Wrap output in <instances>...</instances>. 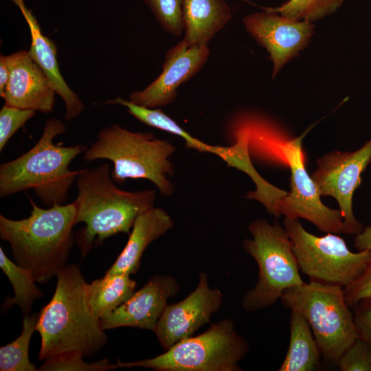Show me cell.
<instances>
[{
	"label": "cell",
	"mask_w": 371,
	"mask_h": 371,
	"mask_svg": "<svg viewBox=\"0 0 371 371\" xmlns=\"http://www.w3.org/2000/svg\"><path fill=\"white\" fill-rule=\"evenodd\" d=\"M243 21L246 30L269 53L272 79L308 46L315 27L313 23L289 19L269 8L246 15Z\"/></svg>",
	"instance_id": "obj_12"
},
{
	"label": "cell",
	"mask_w": 371,
	"mask_h": 371,
	"mask_svg": "<svg viewBox=\"0 0 371 371\" xmlns=\"http://www.w3.org/2000/svg\"><path fill=\"white\" fill-rule=\"evenodd\" d=\"M286 230L297 262L311 281L346 287L366 269L371 250H349L345 240L335 233L317 236L307 232L299 218L284 217Z\"/></svg>",
	"instance_id": "obj_9"
},
{
	"label": "cell",
	"mask_w": 371,
	"mask_h": 371,
	"mask_svg": "<svg viewBox=\"0 0 371 371\" xmlns=\"http://www.w3.org/2000/svg\"><path fill=\"white\" fill-rule=\"evenodd\" d=\"M36 111L3 105L0 111V151L12 136L34 117Z\"/></svg>",
	"instance_id": "obj_28"
},
{
	"label": "cell",
	"mask_w": 371,
	"mask_h": 371,
	"mask_svg": "<svg viewBox=\"0 0 371 371\" xmlns=\"http://www.w3.org/2000/svg\"><path fill=\"white\" fill-rule=\"evenodd\" d=\"M290 340L279 371H314L320 367L321 352L311 328L299 313L291 311Z\"/></svg>",
	"instance_id": "obj_20"
},
{
	"label": "cell",
	"mask_w": 371,
	"mask_h": 371,
	"mask_svg": "<svg viewBox=\"0 0 371 371\" xmlns=\"http://www.w3.org/2000/svg\"><path fill=\"white\" fill-rule=\"evenodd\" d=\"M29 201L32 208L27 218L0 214V238L10 245L15 262L30 270L36 282L45 283L66 266L76 242L77 209L74 201L44 209Z\"/></svg>",
	"instance_id": "obj_3"
},
{
	"label": "cell",
	"mask_w": 371,
	"mask_h": 371,
	"mask_svg": "<svg viewBox=\"0 0 371 371\" xmlns=\"http://www.w3.org/2000/svg\"><path fill=\"white\" fill-rule=\"evenodd\" d=\"M83 358V356L78 354L60 355L45 359L38 370L106 371L116 369L115 363H111L108 359L87 363Z\"/></svg>",
	"instance_id": "obj_26"
},
{
	"label": "cell",
	"mask_w": 371,
	"mask_h": 371,
	"mask_svg": "<svg viewBox=\"0 0 371 371\" xmlns=\"http://www.w3.org/2000/svg\"><path fill=\"white\" fill-rule=\"evenodd\" d=\"M160 25L175 36L182 34L183 23L181 0H144Z\"/></svg>",
	"instance_id": "obj_27"
},
{
	"label": "cell",
	"mask_w": 371,
	"mask_h": 371,
	"mask_svg": "<svg viewBox=\"0 0 371 371\" xmlns=\"http://www.w3.org/2000/svg\"><path fill=\"white\" fill-rule=\"evenodd\" d=\"M307 132L297 137L284 139L280 146L291 170V190L280 201L278 211L286 218L307 220L322 232L339 234L343 227L340 210L331 209L322 202L318 188L305 168L302 139Z\"/></svg>",
	"instance_id": "obj_10"
},
{
	"label": "cell",
	"mask_w": 371,
	"mask_h": 371,
	"mask_svg": "<svg viewBox=\"0 0 371 371\" xmlns=\"http://www.w3.org/2000/svg\"><path fill=\"white\" fill-rule=\"evenodd\" d=\"M65 131L60 120H47L40 139L31 149L0 165L1 198L32 189L47 207L66 203L69 188L80 172L71 170L69 165L87 146L55 144V137Z\"/></svg>",
	"instance_id": "obj_4"
},
{
	"label": "cell",
	"mask_w": 371,
	"mask_h": 371,
	"mask_svg": "<svg viewBox=\"0 0 371 371\" xmlns=\"http://www.w3.org/2000/svg\"><path fill=\"white\" fill-rule=\"evenodd\" d=\"M249 350L230 319L212 325L204 333L182 339L161 355L133 362L117 360L116 368L141 367L157 371H240L238 362Z\"/></svg>",
	"instance_id": "obj_8"
},
{
	"label": "cell",
	"mask_w": 371,
	"mask_h": 371,
	"mask_svg": "<svg viewBox=\"0 0 371 371\" xmlns=\"http://www.w3.org/2000/svg\"><path fill=\"white\" fill-rule=\"evenodd\" d=\"M104 103L122 105L140 122L181 137L185 141L186 148L194 149L199 153L211 152L212 145L192 136L161 109L142 106L120 97L107 100Z\"/></svg>",
	"instance_id": "obj_23"
},
{
	"label": "cell",
	"mask_w": 371,
	"mask_h": 371,
	"mask_svg": "<svg viewBox=\"0 0 371 371\" xmlns=\"http://www.w3.org/2000/svg\"><path fill=\"white\" fill-rule=\"evenodd\" d=\"M111 177L109 164L80 169L76 179L78 195L76 224L85 226L75 234L82 257L94 245L119 233L129 234L137 217L154 207L155 189L128 192L117 188Z\"/></svg>",
	"instance_id": "obj_2"
},
{
	"label": "cell",
	"mask_w": 371,
	"mask_h": 371,
	"mask_svg": "<svg viewBox=\"0 0 371 371\" xmlns=\"http://www.w3.org/2000/svg\"><path fill=\"white\" fill-rule=\"evenodd\" d=\"M282 304L302 315L309 324L322 355L337 363L358 338L353 311L344 287L315 281L289 288L280 297Z\"/></svg>",
	"instance_id": "obj_6"
},
{
	"label": "cell",
	"mask_w": 371,
	"mask_h": 371,
	"mask_svg": "<svg viewBox=\"0 0 371 371\" xmlns=\"http://www.w3.org/2000/svg\"><path fill=\"white\" fill-rule=\"evenodd\" d=\"M175 147L170 142L155 137L153 133L133 132L112 124L98 133L96 139L83 152L85 161L107 159L113 164L112 180L124 183L128 179L153 182L159 193L171 196L175 186L168 179L174 173L169 158Z\"/></svg>",
	"instance_id": "obj_5"
},
{
	"label": "cell",
	"mask_w": 371,
	"mask_h": 371,
	"mask_svg": "<svg viewBox=\"0 0 371 371\" xmlns=\"http://www.w3.org/2000/svg\"><path fill=\"white\" fill-rule=\"evenodd\" d=\"M196 288L184 300L167 304L154 330L164 350L192 336L208 323L220 308L223 297L218 289L210 288L208 276L201 272Z\"/></svg>",
	"instance_id": "obj_13"
},
{
	"label": "cell",
	"mask_w": 371,
	"mask_h": 371,
	"mask_svg": "<svg viewBox=\"0 0 371 371\" xmlns=\"http://www.w3.org/2000/svg\"><path fill=\"white\" fill-rule=\"evenodd\" d=\"M39 313L25 315L21 334L12 342L0 348L1 371H37L29 359V346L36 330Z\"/></svg>",
	"instance_id": "obj_24"
},
{
	"label": "cell",
	"mask_w": 371,
	"mask_h": 371,
	"mask_svg": "<svg viewBox=\"0 0 371 371\" xmlns=\"http://www.w3.org/2000/svg\"><path fill=\"white\" fill-rule=\"evenodd\" d=\"M344 0H289L271 10L291 19L310 23L323 19L337 12Z\"/></svg>",
	"instance_id": "obj_25"
},
{
	"label": "cell",
	"mask_w": 371,
	"mask_h": 371,
	"mask_svg": "<svg viewBox=\"0 0 371 371\" xmlns=\"http://www.w3.org/2000/svg\"><path fill=\"white\" fill-rule=\"evenodd\" d=\"M0 267L11 282L14 291V296L6 297L2 304V312L16 305L24 316L30 315L34 302L43 297L35 284L36 281L33 273L10 260L1 247Z\"/></svg>",
	"instance_id": "obj_22"
},
{
	"label": "cell",
	"mask_w": 371,
	"mask_h": 371,
	"mask_svg": "<svg viewBox=\"0 0 371 371\" xmlns=\"http://www.w3.org/2000/svg\"><path fill=\"white\" fill-rule=\"evenodd\" d=\"M209 54L207 45H192L183 39L166 54L160 75L143 90L131 92L129 100L152 109L172 103L177 88L201 69Z\"/></svg>",
	"instance_id": "obj_14"
},
{
	"label": "cell",
	"mask_w": 371,
	"mask_h": 371,
	"mask_svg": "<svg viewBox=\"0 0 371 371\" xmlns=\"http://www.w3.org/2000/svg\"><path fill=\"white\" fill-rule=\"evenodd\" d=\"M10 1L19 7L29 26L31 45L28 53L49 77L56 93L63 100L65 106V119L71 120L78 117L85 106L79 95L69 87L61 75L55 43L43 34L36 17L23 0Z\"/></svg>",
	"instance_id": "obj_17"
},
{
	"label": "cell",
	"mask_w": 371,
	"mask_h": 371,
	"mask_svg": "<svg viewBox=\"0 0 371 371\" xmlns=\"http://www.w3.org/2000/svg\"><path fill=\"white\" fill-rule=\"evenodd\" d=\"M337 364L341 371H371V348L360 338L344 352Z\"/></svg>",
	"instance_id": "obj_29"
},
{
	"label": "cell",
	"mask_w": 371,
	"mask_h": 371,
	"mask_svg": "<svg viewBox=\"0 0 371 371\" xmlns=\"http://www.w3.org/2000/svg\"><path fill=\"white\" fill-rule=\"evenodd\" d=\"M354 246L358 251L371 250V226L366 227L355 235Z\"/></svg>",
	"instance_id": "obj_32"
},
{
	"label": "cell",
	"mask_w": 371,
	"mask_h": 371,
	"mask_svg": "<svg viewBox=\"0 0 371 371\" xmlns=\"http://www.w3.org/2000/svg\"><path fill=\"white\" fill-rule=\"evenodd\" d=\"M136 282L130 275H104L87 285V301L93 315L99 320L109 316L134 293Z\"/></svg>",
	"instance_id": "obj_21"
},
{
	"label": "cell",
	"mask_w": 371,
	"mask_h": 371,
	"mask_svg": "<svg viewBox=\"0 0 371 371\" xmlns=\"http://www.w3.org/2000/svg\"><path fill=\"white\" fill-rule=\"evenodd\" d=\"M249 230L253 238L243 241V248L256 260L258 278L244 295L242 306L253 312L272 306L284 291L304 282L284 226L258 218L249 225Z\"/></svg>",
	"instance_id": "obj_7"
},
{
	"label": "cell",
	"mask_w": 371,
	"mask_h": 371,
	"mask_svg": "<svg viewBox=\"0 0 371 371\" xmlns=\"http://www.w3.org/2000/svg\"><path fill=\"white\" fill-rule=\"evenodd\" d=\"M179 291L177 280L170 275H155L144 286L100 321L106 330L119 327H133L154 331L167 306L168 298Z\"/></svg>",
	"instance_id": "obj_16"
},
{
	"label": "cell",
	"mask_w": 371,
	"mask_h": 371,
	"mask_svg": "<svg viewBox=\"0 0 371 371\" xmlns=\"http://www.w3.org/2000/svg\"><path fill=\"white\" fill-rule=\"evenodd\" d=\"M183 40L192 45H207L232 19L224 0H181Z\"/></svg>",
	"instance_id": "obj_19"
},
{
	"label": "cell",
	"mask_w": 371,
	"mask_h": 371,
	"mask_svg": "<svg viewBox=\"0 0 371 371\" xmlns=\"http://www.w3.org/2000/svg\"><path fill=\"white\" fill-rule=\"evenodd\" d=\"M352 310L358 337L371 348V298L362 300Z\"/></svg>",
	"instance_id": "obj_31"
},
{
	"label": "cell",
	"mask_w": 371,
	"mask_h": 371,
	"mask_svg": "<svg viewBox=\"0 0 371 371\" xmlns=\"http://www.w3.org/2000/svg\"><path fill=\"white\" fill-rule=\"evenodd\" d=\"M347 304L352 309L360 301L371 298V258L361 274L344 288Z\"/></svg>",
	"instance_id": "obj_30"
},
{
	"label": "cell",
	"mask_w": 371,
	"mask_h": 371,
	"mask_svg": "<svg viewBox=\"0 0 371 371\" xmlns=\"http://www.w3.org/2000/svg\"><path fill=\"white\" fill-rule=\"evenodd\" d=\"M370 163L371 139L355 151H333L318 158L317 169L311 175L321 196L337 200L344 234L356 235L363 229L354 216L352 196L361 185L363 172Z\"/></svg>",
	"instance_id": "obj_11"
},
{
	"label": "cell",
	"mask_w": 371,
	"mask_h": 371,
	"mask_svg": "<svg viewBox=\"0 0 371 371\" xmlns=\"http://www.w3.org/2000/svg\"><path fill=\"white\" fill-rule=\"evenodd\" d=\"M10 67L7 56H0V95L5 90L10 77Z\"/></svg>",
	"instance_id": "obj_33"
},
{
	"label": "cell",
	"mask_w": 371,
	"mask_h": 371,
	"mask_svg": "<svg viewBox=\"0 0 371 371\" xmlns=\"http://www.w3.org/2000/svg\"><path fill=\"white\" fill-rule=\"evenodd\" d=\"M56 277L54 293L38 315V359L64 354L92 357L103 348L108 337L88 304L87 282L76 265H66Z\"/></svg>",
	"instance_id": "obj_1"
},
{
	"label": "cell",
	"mask_w": 371,
	"mask_h": 371,
	"mask_svg": "<svg viewBox=\"0 0 371 371\" xmlns=\"http://www.w3.org/2000/svg\"><path fill=\"white\" fill-rule=\"evenodd\" d=\"M174 226L171 216L163 209L153 207L136 218L122 251L105 275L135 273L147 247Z\"/></svg>",
	"instance_id": "obj_18"
},
{
	"label": "cell",
	"mask_w": 371,
	"mask_h": 371,
	"mask_svg": "<svg viewBox=\"0 0 371 371\" xmlns=\"http://www.w3.org/2000/svg\"><path fill=\"white\" fill-rule=\"evenodd\" d=\"M10 77L3 94L4 104L49 113L55 104L56 91L49 77L30 57L20 50L7 56Z\"/></svg>",
	"instance_id": "obj_15"
}]
</instances>
